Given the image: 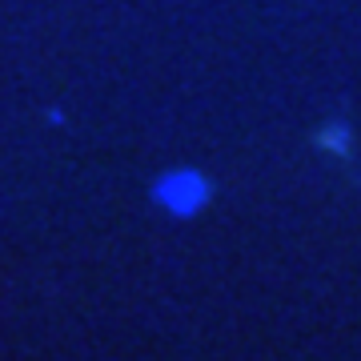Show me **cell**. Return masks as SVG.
Instances as JSON below:
<instances>
[{"instance_id":"1","label":"cell","mask_w":361,"mask_h":361,"mask_svg":"<svg viewBox=\"0 0 361 361\" xmlns=\"http://www.w3.org/2000/svg\"><path fill=\"white\" fill-rule=\"evenodd\" d=\"M149 201L173 221H193V217H201L209 209V201H213V180H209L197 165L165 169V173L149 185Z\"/></svg>"},{"instance_id":"2","label":"cell","mask_w":361,"mask_h":361,"mask_svg":"<svg viewBox=\"0 0 361 361\" xmlns=\"http://www.w3.org/2000/svg\"><path fill=\"white\" fill-rule=\"evenodd\" d=\"M317 149H325V153L337 157V161H349V157H353V129H349L345 121H329V125L317 133Z\"/></svg>"}]
</instances>
